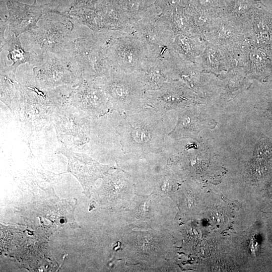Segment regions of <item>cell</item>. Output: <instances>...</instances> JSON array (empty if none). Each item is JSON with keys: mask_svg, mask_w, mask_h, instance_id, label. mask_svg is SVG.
I'll return each mask as SVG.
<instances>
[{"mask_svg": "<svg viewBox=\"0 0 272 272\" xmlns=\"http://www.w3.org/2000/svg\"><path fill=\"white\" fill-rule=\"evenodd\" d=\"M144 99L145 107L163 112L178 111L204 101L183 82L175 80L167 82L158 90L145 91Z\"/></svg>", "mask_w": 272, "mask_h": 272, "instance_id": "9c48e42d", "label": "cell"}, {"mask_svg": "<svg viewBox=\"0 0 272 272\" xmlns=\"http://www.w3.org/2000/svg\"><path fill=\"white\" fill-rule=\"evenodd\" d=\"M119 1L133 25L155 6V0H119Z\"/></svg>", "mask_w": 272, "mask_h": 272, "instance_id": "4316f807", "label": "cell"}, {"mask_svg": "<svg viewBox=\"0 0 272 272\" xmlns=\"http://www.w3.org/2000/svg\"><path fill=\"white\" fill-rule=\"evenodd\" d=\"M74 28L73 21L65 17L57 20L46 19L28 32L31 44L42 53L63 54L72 41Z\"/></svg>", "mask_w": 272, "mask_h": 272, "instance_id": "30bf717a", "label": "cell"}, {"mask_svg": "<svg viewBox=\"0 0 272 272\" xmlns=\"http://www.w3.org/2000/svg\"><path fill=\"white\" fill-rule=\"evenodd\" d=\"M271 69H272V60H271Z\"/></svg>", "mask_w": 272, "mask_h": 272, "instance_id": "1f68e13d", "label": "cell"}, {"mask_svg": "<svg viewBox=\"0 0 272 272\" xmlns=\"http://www.w3.org/2000/svg\"><path fill=\"white\" fill-rule=\"evenodd\" d=\"M196 63L200 65L202 73L215 75L237 67L234 58L227 48L209 41H207L206 48Z\"/></svg>", "mask_w": 272, "mask_h": 272, "instance_id": "ffe728a7", "label": "cell"}, {"mask_svg": "<svg viewBox=\"0 0 272 272\" xmlns=\"http://www.w3.org/2000/svg\"><path fill=\"white\" fill-rule=\"evenodd\" d=\"M1 69L16 74L18 67L24 63L38 64L44 59V54L25 50L22 46L19 36L14 34L5 38L1 33Z\"/></svg>", "mask_w": 272, "mask_h": 272, "instance_id": "2e32d148", "label": "cell"}, {"mask_svg": "<svg viewBox=\"0 0 272 272\" xmlns=\"http://www.w3.org/2000/svg\"><path fill=\"white\" fill-rule=\"evenodd\" d=\"M55 153L62 154L66 158V172L71 173L78 179L86 195L90 194L97 180L103 178L114 168L111 165L101 164L86 154L75 152L64 146L58 148Z\"/></svg>", "mask_w": 272, "mask_h": 272, "instance_id": "7c38bea8", "label": "cell"}, {"mask_svg": "<svg viewBox=\"0 0 272 272\" xmlns=\"http://www.w3.org/2000/svg\"><path fill=\"white\" fill-rule=\"evenodd\" d=\"M95 10L100 18L103 32L132 33L133 24L119 0H104Z\"/></svg>", "mask_w": 272, "mask_h": 272, "instance_id": "d6986e66", "label": "cell"}, {"mask_svg": "<svg viewBox=\"0 0 272 272\" xmlns=\"http://www.w3.org/2000/svg\"><path fill=\"white\" fill-rule=\"evenodd\" d=\"M37 0H34L33 4H36Z\"/></svg>", "mask_w": 272, "mask_h": 272, "instance_id": "4dcf8cb0", "label": "cell"}, {"mask_svg": "<svg viewBox=\"0 0 272 272\" xmlns=\"http://www.w3.org/2000/svg\"><path fill=\"white\" fill-rule=\"evenodd\" d=\"M201 104H194L177 111L176 124L168 134L171 140L192 139L198 142L201 130L213 129L217 125V122L205 111Z\"/></svg>", "mask_w": 272, "mask_h": 272, "instance_id": "4fadbf2b", "label": "cell"}, {"mask_svg": "<svg viewBox=\"0 0 272 272\" xmlns=\"http://www.w3.org/2000/svg\"><path fill=\"white\" fill-rule=\"evenodd\" d=\"M104 0H74L69 10L88 9L95 10Z\"/></svg>", "mask_w": 272, "mask_h": 272, "instance_id": "f546056e", "label": "cell"}, {"mask_svg": "<svg viewBox=\"0 0 272 272\" xmlns=\"http://www.w3.org/2000/svg\"><path fill=\"white\" fill-rule=\"evenodd\" d=\"M187 6L208 11L217 17H221L222 2L220 0H188Z\"/></svg>", "mask_w": 272, "mask_h": 272, "instance_id": "83f0119b", "label": "cell"}, {"mask_svg": "<svg viewBox=\"0 0 272 272\" xmlns=\"http://www.w3.org/2000/svg\"><path fill=\"white\" fill-rule=\"evenodd\" d=\"M57 14L87 27L94 33H103L100 18L96 10L88 9L68 10L64 12L58 11Z\"/></svg>", "mask_w": 272, "mask_h": 272, "instance_id": "d4e9b609", "label": "cell"}, {"mask_svg": "<svg viewBox=\"0 0 272 272\" xmlns=\"http://www.w3.org/2000/svg\"><path fill=\"white\" fill-rule=\"evenodd\" d=\"M221 2H222V1H224V0H220Z\"/></svg>", "mask_w": 272, "mask_h": 272, "instance_id": "d6a6232c", "label": "cell"}, {"mask_svg": "<svg viewBox=\"0 0 272 272\" xmlns=\"http://www.w3.org/2000/svg\"><path fill=\"white\" fill-rule=\"evenodd\" d=\"M9 16L6 21L9 30L19 36L36 26L42 17L48 13L56 14L58 10L50 4L28 5L17 0H5Z\"/></svg>", "mask_w": 272, "mask_h": 272, "instance_id": "5bb4252c", "label": "cell"}, {"mask_svg": "<svg viewBox=\"0 0 272 272\" xmlns=\"http://www.w3.org/2000/svg\"><path fill=\"white\" fill-rule=\"evenodd\" d=\"M252 84L243 69L237 66L219 75H213L211 93L213 97L229 100L248 90Z\"/></svg>", "mask_w": 272, "mask_h": 272, "instance_id": "e0dca14e", "label": "cell"}, {"mask_svg": "<svg viewBox=\"0 0 272 272\" xmlns=\"http://www.w3.org/2000/svg\"><path fill=\"white\" fill-rule=\"evenodd\" d=\"M94 33L72 40L67 51L68 56L84 79L93 80L108 74L112 70L106 55L104 35Z\"/></svg>", "mask_w": 272, "mask_h": 272, "instance_id": "5b68a950", "label": "cell"}, {"mask_svg": "<svg viewBox=\"0 0 272 272\" xmlns=\"http://www.w3.org/2000/svg\"><path fill=\"white\" fill-rule=\"evenodd\" d=\"M168 62L172 80L185 84L200 98L203 96V74L200 65L188 60L174 50L167 49L162 55Z\"/></svg>", "mask_w": 272, "mask_h": 272, "instance_id": "9a60e30c", "label": "cell"}, {"mask_svg": "<svg viewBox=\"0 0 272 272\" xmlns=\"http://www.w3.org/2000/svg\"><path fill=\"white\" fill-rule=\"evenodd\" d=\"M1 101L10 110L14 118L19 121L21 110V85L16 74L1 70Z\"/></svg>", "mask_w": 272, "mask_h": 272, "instance_id": "603a6c76", "label": "cell"}, {"mask_svg": "<svg viewBox=\"0 0 272 272\" xmlns=\"http://www.w3.org/2000/svg\"><path fill=\"white\" fill-rule=\"evenodd\" d=\"M167 113L145 107L123 113L117 128L122 152L139 156L161 152L170 140Z\"/></svg>", "mask_w": 272, "mask_h": 272, "instance_id": "6da1fadb", "label": "cell"}, {"mask_svg": "<svg viewBox=\"0 0 272 272\" xmlns=\"http://www.w3.org/2000/svg\"><path fill=\"white\" fill-rule=\"evenodd\" d=\"M43 61L33 69L34 85L45 90L63 86H74L84 78L70 58L64 54L42 53Z\"/></svg>", "mask_w": 272, "mask_h": 272, "instance_id": "ba28073f", "label": "cell"}, {"mask_svg": "<svg viewBox=\"0 0 272 272\" xmlns=\"http://www.w3.org/2000/svg\"><path fill=\"white\" fill-rule=\"evenodd\" d=\"M164 14L168 16L175 35L178 34H196L199 35L192 18L185 8L177 9L169 14Z\"/></svg>", "mask_w": 272, "mask_h": 272, "instance_id": "484cf974", "label": "cell"}, {"mask_svg": "<svg viewBox=\"0 0 272 272\" xmlns=\"http://www.w3.org/2000/svg\"><path fill=\"white\" fill-rule=\"evenodd\" d=\"M21 110L18 122L30 133L47 129L53 124L57 106L54 90L34 85H21Z\"/></svg>", "mask_w": 272, "mask_h": 272, "instance_id": "3957f363", "label": "cell"}, {"mask_svg": "<svg viewBox=\"0 0 272 272\" xmlns=\"http://www.w3.org/2000/svg\"><path fill=\"white\" fill-rule=\"evenodd\" d=\"M140 72L146 91L158 90L172 80L170 65L162 56L147 57Z\"/></svg>", "mask_w": 272, "mask_h": 272, "instance_id": "44dd1931", "label": "cell"}, {"mask_svg": "<svg viewBox=\"0 0 272 272\" xmlns=\"http://www.w3.org/2000/svg\"><path fill=\"white\" fill-rule=\"evenodd\" d=\"M251 29L241 22L224 17L218 18L212 30L205 36L207 41L228 48L246 38Z\"/></svg>", "mask_w": 272, "mask_h": 272, "instance_id": "ac0fdd59", "label": "cell"}, {"mask_svg": "<svg viewBox=\"0 0 272 272\" xmlns=\"http://www.w3.org/2000/svg\"><path fill=\"white\" fill-rule=\"evenodd\" d=\"M106 93L114 110L128 114L145 107V90L140 71L125 73L112 70L96 79Z\"/></svg>", "mask_w": 272, "mask_h": 272, "instance_id": "7a4b0ae2", "label": "cell"}, {"mask_svg": "<svg viewBox=\"0 0 272 272\" xmlns=\"http://www.w3.org/2000/svg\"><path fill=\"white\" fill-rule=\"evenodd\" d=\"M94 119L71 105L56 108L53 124L59 142L71 150L93 149Z\"/></svg>", "mask_w": 272, "mask_h": 272, "instance_id": "277c9868", "label": "cell"}, {"mask_svg": "<svg viewBox=\"0 0 272 272\" xmlns=\"http://www.w3.org/2000/svg\"><path fill=\"white\" fill-rule=\"evenodd\" d=\"M104 46L107 60L115 71H139L147 57L143 44L133 33L115 31L112 35H104Z\"/></svg>", "mask_w": 272, "mask_h": 272, "instance_id": "52a82bcc", "label": "cell"}, {"mask_svg": "<svg viewBox=\"0 0 272 272\" xmlns=\"http://www.w3.org/2000/svg\"><path fill=\"white\" fill-rule=\"evenodd\" d=\"M132 33L143 44L147 57L162 56L176 35L168 16L155 6L133 24Z\"/></svg>", "mask_w": 272, "mask_h": 272, "instance_id": "8992f818", "label": "cell"}, {"mask_svg": "<svg viewBox=\"0 0 272 272\" xmlns=\"http://www.w3.org/2000/svg\"><path fill=\"white\" fill-rule=\"evenodd\" d=\"M155 6L163 14H169L188 5V0H155Z\"/></svg>", "mask_w": 272, "mask_h": 272, "instance_id": "f1b7e54d", "label": "cell"}, {"mask_svg": "<svg viewBox=\"0 0 272 272\" xmlns=\"http://www.w3.org/2000/svg\"><path fill=\"white\" fill-rule=\"evenodd\" d=\"M271 60L265 50L251 45L246 60L241 68L246 76L251 80L261 82L271 81Z\"/></svg>", "mask_w": 272, "mask_h": 272, "instance_id": "7402d4cb", "label": "cell"}, {"mask_svg": "<svg viewBox=\"0 0 272 272\" xmlns=\"http://www.w3.org/2000/svg\"><path fill=\"white\" fill-rule=\"evenodd\" d=\"M70 104L94 118L114 110L106 93L96 79H83L73 86Z\"/></svg>", "mask_w": 272, "mask_h": 272, "instance_id": "8fae6325", "label": "cell"}, {"mask_svg": "<svg viewBox=\"0 0 272 272\" xmlns=\"http://www.w3.org/2000/svg\"><path fill=\"white\" fill-rule=\"evenodd\" d=\"M206 45V40L198 34H178L175 35L169 49L174 50L184 58L196 63Z\"/></svg>", "mask_w": 272, "mask_h": 272, "instance_id": "cb8c5ba5", "label": "cell"}, {"mask_svg": "<svg viewBox=\"0 0 272 272\" xmlns=\"http://www.w3.org/2000/svg\"><path fill=\"white\" fill-rule=\"evenodd\" d=\"M254 1H256V0H254Z\"/></svg>", "mask_w": 272, "mask_h": 272, "instance_id": "836d02e7", "label": "cell"}]
</instances>
